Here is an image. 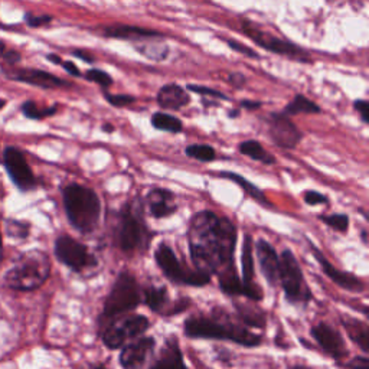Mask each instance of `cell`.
Instances as JSON below:
<instances>
[{
  "label": "cell",
  "mask_w": 369,
  "mask_h": 369,
  "mask_svg": "<svg viewBox=\"0 0 369 369\" xmlns=\"http://www.w3.org/2000/svg\"><path fill=\"white\" fill-rule=\"evenodd\" d=\"M241 29L251 41H254L257 45H260L266 51H270V52L277 54V55L290 57L293 59H299L302 62H310L309 54L306 51H303L300 47L294 45L288 41L276 38V36H271L270 33L260 30L255 25H252L250 20H242Z\"/></svg>",
  "instance_id": "9c48e42d"
},
{
  "label": "cell",
  "mask_w": 369,
  "mask_h": 369,
  "mask_svg": "<svg viewBox=\"0 0 369 369\" xmlns=\"http://www.w3.org/2000/svg\"><path fill=\"white\" fill-rule=\"evenodd\" d=\"M147 208L153 218H168L177 209L175 195L168 189L156 188L147 195Z\"/></svg>",
  "instance_id": "44dd1931"
},
{
  "label": "cell",
  "mask_w": 369,
  "mask_h": 369,
  "mask_svg": "<svg viewBox=\"0 0 369 369\" xmlns=\"http://www.w3.org/2000/svg\"><path fill=\"white\" fill-rule=\"evenodd\" d=\"M240 152L250 159H254L257 162H262L264 165H274L276 159L271 153H269L264 147L258 143L257 140H245L240 144Z\"/></svg>",
  "instance_id": "4316f807"
},
{
  "label": "cell",
  "mask_w": 369,
  "mask_h": 369,
  "mask_svg": "<svg viewBox=\"0 0 369 369\" xmlns=\"http://www.w3.org/2000/svg\"><path fill=\"white\" fill-rule=\"evenodd\" d=\"M312 336L317 342V345L332 358L342 359L348 355V346L342 338V335L336 329L327 323H319L312 327Z\"/></svg>",
  "instance_id": "9a60e30c"
},
{
  "label": "cell",
  "mask_w": 369,
  "mask_h": 369,
  "mask_svg": "<svg viewBox=\"0 0 369 369\" xmlns=\"http://www.w3.org/2000/svg\"><path fill=\"white\" fill-rule=\"evenodd\" d=\"M102 36L105 38H115V40H127V41H136V40H155V38H163V33L152 29L139 28L133 25H110L102 28Z\"/></svg>",
  "instance_id": "ffe728a7"
},
{
  "label": "cell",
  "mask_w": 369,
  "mask_h": 369,
  "mask_svg": "<svg viewBox=\"0 0 369 369\" xmlns=\"http://www.w3.org/2000/svg\"><path fill=\"white\" fill-rule=\"evenodd\" d=\"M349 369H369V359L366 356H356L348 363Z\"/></svg>",
  "instance_id": "f6af8a7d"
},
{
  "label": "cell",
  "mask_w": 369,
  "mask_h": 369,
  "mask_svg": "<svg viewBox=\"0 0 369 369\" xmlns=\"http://www.w3.org/2000/svg\"><path fill=\"white\" fill-rule=\"evenodd\" d=\"M279 280L290 303H308L312 299V291L306 284L303 271L290 250L281 252Z\"/></svg>",
  "instance_id": "8992f818"
},
{
  "label": "cell",
  "mask_w": 369,
  "mask_h": 369,
  "mask_svg": "<svg viewBox=\"0 0 369 369\" xmlns=\"http://www.w3.org/2000/svg\"><path fill=\"white\" fill-rule=\"evenodd\" d=\"M156 348V341L152 336H146L127 345L120 353V363L124 369L141 368Z\"/></svg>",
  "instance_id": "ac0fdd59"
},
{
  "label": "cell",
  "mask_w": 369,
  "mask_h": 369,
  "mask_svg": "<svg viewBox=\"0 0 369 369\" xmlns=\"http://www.w3.org/2000/svg\"><path fill=\"white\" fill-rule=\"evenodd\" d=\"M105 98H107V101L112 104V105H115V107H126V105H130L131 102H134V97H131V95H126V94H108V93H105Z\"/></svg>",
  "instance_id": "f35d334b"
},
{
  "label": "cell",
  "mask_w": 369,
  "mask_h": 369,
  "mask_svg": "<svg viewBox=\"0 0 369 369\" xmlns=\"http://www.w3.org/2000/svg\"><path fill=\"white\" fill-rule=\"evenodd\" d=\"M238 312L241 319L244 320L245 324L248 326H254V327H263L266 323V316L254 308H248V306H238Z\"/></svg>",
  "instance_id": "d6a6232c"
},
{
  "label": "cell",
  "mask_w": 369,
  "mask_h": 369,
  "mask_svg": "<svg viewBox=\"0 0 369 369\" xmlns=\"http://www.w3.org/2000/svg\"><path fill=\"white\" fill-rule=\"evenodd\" d=\"M57 112H58V105L41 108L35 101H25L22 104L23 116L30 119V120H42V119L54 116Z\"/></svg>",
  "instance_id": "f546056e"
},
{
  "label": "cell",
  "mask_w": 369,
  "mask_h": 369,
  "mask_svg": "<svg viewBox=\"0 0 369 369\" xmlns=\"http://www.w3.org/2000/svg\"><path fill=\"white\" fill-rule=\"evenodd\" d=\"M219 176L227 177V179L235 182V183L238 184V187L242 188V191H245V192H247L252 199H255L258 204H262V205H264V206H271V204L269 202V199H267V197L264 195V192L258 189L254 183H251L250 180H247L244 176L237 175V173H233V172H221Z\"/></svg>",
  "instance_id": "484cf974"
},
{
  "label": "cell",
  "mask_w": 369,
  "mask_h": 369,
  "mask_svg": "<svg viewBox=\"0 0 369 369\" xmlns=\"http://www.w3.org/2000/svg\"><path fill=\"white\" fill-rule=\"evenodd\" d=\"M149 369H187L176 338H169L155 363Z\"/></svg>",
  "instance_id": "7402d4cb"
},
{
  "label": "cell",
  "mask_w": 369,
  "mask_h": 369,
  "mask_svg": "<svg viewBox=\"0 0 369 369\" xmlns=\"http://www.w3.org/2000/svg\"><path fill=\"white\" fill-rule=\"evenodd\" d=\"M0 59H4L9 66H15L20 62L22 55L16 49L11 48L6 42L0 41Z\"/></svg>",
  "instance_id": "d590c367"
},
{
  "label": "cell",
  "mask_w": 369,
  "mask_h": 369,
  "mask_svg": "<svg viewBox=\"0 0 369 369\" xmlns=\"http://www.w3.org/2000/svg\"><path fill=\"white\" fill-rule=\"evenodd\" d=\"M342 324L344 327L346 329L349 338L359 345V348L368 353L369 352V329L368 326L361 322V320H356L351 316H344L342 317Z\"/></svg>",
  "instance_id": "d4e9b609"
},
{
  "label": "cell",
  "mask_w": 369,
  "mask_h": 369,
  "mask_svg": "<svg viewBox=\"0 0 369 369\" xmlns=\"http://www.w3.org/2000/svg\"><path fill=\"white\" fill-rule=\"evenodd\" d=\"M102 130L107 131V133H113V131H115V127L110 126V124H104V126H102Z\"/></svg>",
  "instance_id": "816d5d0a"
},
{
  "label": "cell",
  "mask_w": 369,
  "mask_h": 369,
  "mask_svg": "<svg viewBox=\"0 0 369 369\" xmlns=\"http://www.w3.org/2000/svg\"><path fill=\"white\" fill-rule=\"evenodd\" d=\"M64 206L71 226L83 234L93 233L100 221L101 202L98 195L83 184H69L64 189Z\"/></svg>",
  "instance_id": "3957f363"
},
{
  "label": "cell",
  "mask_w": 369,
  "mask_h": 369,
  "mask_svg": "<svg viewBox=\"0 0 369 369\" xmlns=\"http://www.w3.org/2000/svg\"><path fill=\"white\" fill-rule=\"evenodd\" d=\"M228 45H230L231 49H234V51H237L238 54H242V55H245V57H250V58H258V57H260L254 49H251V48L242 45V44H240V42H237V41H228Z\"/></svg>",
  "instance_id": "7bdbcfd3"
},
{
  "label": "cell",
  "mask_w": 369,
  "mask_h": 369,
  "mask_svg": "<svg viewBox=\"0 0 369 369\" xmlns=\"http://www.w3.org/2000/svg\"><path fill=\"white\" fill-rule=\"evenodd\" d=\"M51 274V262L45 252L32 250L18 258L15 266L8 271L5 281L15 290H35L41 287Z\"/></svg>",
  "instance_id": "277c9868"
},
{
  "label": "cell",
  "mask_w": 369,
  "mask_h": 369,
  "mask_svg": "<svg viewBox=\"0 0 369 369\" xmlns=\"http://www.w3.org/2000/svg\"><path fill=\"white\" fill-rule=\"evenodd\" d=\"M184 153H187L189 158L201 162H212L216 158L213 147L208 144H191L184 149Z\"/></svg>",
  "instance_id": "1f68e13d"
},
{
  "label": "cell",
  "mask_w": 369,
  "mask_h": 369,
  "mask_svg": "<svg viewBox=\"0 0 369 369\" xmlns=\"http://www.w3.org/2000/svg\"><path fill=\"white\" fill-rule=\"evenodd\" d=\"M291 369H310V368H306V366H302V365H298V366H293Z\"/></svg>",
  "instance_id": "9f6ffc18"
},
{
  "label": "cell",
  "mask_w": 369,
  "mask_h": 369,
  "mask_svg": "<svg viewBox=\"0 0 369 369\" xmlns=\"http://www.w3.org/2000/svg\"><path fill=\"white\" fill-rule=\"evenodd\" d=\"M4 163L18 188H20L22 191H29L35 187V176L23 153L19 149H16V147H8L4 153Z\"/></svg>",
  "instance_id": "5bb4252c"
},
{
  "label": "cell",
  "mask_w": 369,
  "mask_h": 369,
  "mask_svg": "<svg viewBox=\"0 0 369 369\" xmlns=\"http://www.w3.org/2000/svg\"><path fill=\"white\" fill-rule=\"evenodd\" d=\"M4 74L9 78L16 83L28 84L32 87H38L44 90H55V88H65L71 84L65 80L54 76L51 72L42 71V69H35V68H5Z\"/></svg>",
  "instance_id": "8fae6325"
},
{
  "label": "cell",
  "mask_w": 369,
  "mask_h": 369,
  "mask_svg": "<svg viewBox=\"0 0 369 369\" xmlns=\"http://www.w3.org/2000/svg\"><path fill=\"white\" fill-rule=\"evenodd\" d=\"M368 102L365 101V100H358V101H355V110L356 112H359V115H361V119H362V122L365 123V124H368L369 123V115H368Z\"/></svg>",
  "instance_id": "ee69618b"
},
{
  "label": "cell",
  "mask_w": 369,
  "mask_h": 369,
  "mask_svg": "<svg viewBox=\"0 0 369 369\" xmlns=\"http://www.w3.org/2000/svg\"><path fill=\"white\" fill-rule=\"evenodd\" d=\"M238 115H240V112H238V110H234V112H231V113H230V117L235 119V117H238Z\"/></svg>",
  "instance_id": "db71d44e"
},
{
  "label": "cell",
  "mask_w": 369,
  "mask_h": 369,
  "mask_svg": "<svg viewBox=\"0 0 369 369\" xmlns=\"http://www.w3.org/2000/svg\"><path fill=\"white\" fill-rule=\"evenodd\" d=\"M143 302L151 310L160 313L169 303V294L166 287H155L151 286L144 290Z\"/></svg>",
  "instance_id": "f1b7e54d"
},
{
  "label": "cell",
  "mask_w": 369,
  "mask_h": 369,
  "mask_svg": "<svg viewBox=\"0 0 369 369\" xmlns=\"http://www.w3.org/2000/svg\"><path fill=\"white\" fill-rule=\"evenodd\" d=\"M322 110L320 107L309 100L308 97L302 95V94H298L296 97H294V100L291 102H288V105L284 108V113L286 116H296V115H317L320 113Z\"/></svg>",
  "instance_id": "83f0119b"
},
{
  "label": "cell",
  "mask_w": 369,
  "mask_h": 369,
  "mask_svg": "<svg viewBox=\"0 0 369 369\" xmlns=\"http://www.w3.org/2000/svg\"><path fill=\"white\" fill-rule=\"evenodd\" d=\"M152 124L155 129L168 133H180L183 130L182 122L177 117L166 113H155L152 117Z\"/></svg>",
  "instance_id": "4dcf8cb0"
},
{
  "label": "cell",
  "mask_w": 369,
  "mask_h": 369,
  "mask_svg": "<svg viewBox=\"0 0 369 369\" xmlns=\"http://www.w3.org/2000/svg\"><path fill=\"white\" fill-rule=\"evenodd\" d=\"M188 90L189 91H194V93H198L201 95H205V97H213V98H221V100H228V97L226 94H223L221 91H216V90H212V88H208V87H201V86H188Z\"/></svg>",
  "instance_id": "ab89813d"
},
{
  "label": "cell",
  "mask_w": 369,
  "mask_h": 369,
  "mask_svg": "<svg viewBox=\"0 0 369 369\" xmlns=\"http://www.w3.org/2000/svg\"><path fill=\"white\" fill-rule=\"evenodd\" d=\"M72 55H74V57H77V58H80V59H83L84 62H88V64H93V62H94V57L87 55V54L83 52V51H74Z\"/></svg>",
  "instance_id": "681fc988"
},
{
  "label": "cell",
  "mask_w": 369,
  "mask_h": 369,
  "mask_svg": "<svg viewBox=\"0 0 369 369\" xmlns=\"http://www.w3.org/2000/svg\"><path fill=\"white\" fill-rule=\"evenodd\" d=\"M269 133L274 144L281 149H294L302 140L303 134L288 116L271 115L269 119Z\"/></svg>",
  "instance_id": "4fadbf2b"
},
{
  "label": "cell",
  "mask_w": 369,
  "mask_h": 369,
  "mask_svg": "<svg viewBox=\"0 0 369 369\" xmlns=\"http://www.w3.org/2000/svg\"><path fill=\"white\" fill-rule=\"evenodd\" d=\"M55 255L71 270L81 273L93 269L97 262L88 248L68 235H61L55 242Z\"/></svg>",
  "instance_id": "30bf717a"
},
{
  "label": "cell",
  "mask_w": 369,
  "mask_h": 369,
  "mask_svg": "<svg viewBox=\"0 0 369 369\" xmlns=\"http://www.w3.org/2000/svg\"><path fill=\"white\" fill-rule=\"evenodd\" d=\"M6 104H8L6 100H0V108H4Z\"/></svg>",
  "instance_id": "6f0895ef"
},
{
  "label": "cell",
  "mask_w": 369,
  "mask_h": 369,
  "mask_svg": "<svg viewBox=\"0 0 369 369\" xmlns=\"http://www.w3.org/2000/svg\"><path fill=\"white\" fill-rule=\"evenodd\" d=\"M147 327H149V320L141 315L116 319L104 330L102 342L108 349H119L127 341L143 335Z\"/></svg>",
  "instance_id": "ba28073f"
},
{
  "label": "cell",
  "mask_w": 369,
  "mask_h": 369,
  "mask_svg": "<svg viewBox=\"0 0 369 369\" xmlns=\"http://www.w3.org/2000/svg\"><path fill=\"white\" fill-rule=\"evenodd\" d=\"M310 250L317 260V263L320 264L323 273L336 286H339L348 291H353V293H361L365 290V283L359 277H356L351 273L342 271L338 267H335L334 264H330L327 258L313 244H310Z\"/></svg>",
  "instance_id": "2e32d148"
},
{
  "label": "cell",
  "mask_w": 369,
  "mask_h": 369,
  "mask_svg": "<svg viewBox=\"0 0 369 369\" xmlns=\"http://www.w3.org/2000/svg\"><path fill=\"white\" fill-rule=\"evenodd\" d=\"M137 49H140V52L141 54H144L146 57H149V58H152V59H165L166 58V55H168V52H169V49L165 47V45H162V47H158V45H152V48L151 47H140V48H137Z\"/></svg>",
  "instance_id": "74e56055"
},
{
  "label": "cell",
  "mask_w": 369,
  "mask_h": 369,
  "mask_svg": "<svg viewBox=\"0 0 369 369\" xmlns=\"http://www.w3.org/2000/svg\"><path fill=\"white\" fill-rule=\"evenodd\" d=\"M191 101L187 90L177 84H168L158 93V102L165 110H180Z\"/></svg>",
  "instance_id": "603a6c76"
},
{
  "label": "cell",
  "mask_w": 369,
  "mask_h": 369,
  "mask_svg": "<svg viewBox=\"0 0 369 369\" xmlns=\"http://www.w3.org/2000/svg\"><path fill=\"white\" fill-rule=\"evenodd\" d=\"M188 237L197 270L215 274L234 262L237 228L228 218L202 211L192 218Z\"/></svg>",
  "instance_id": "6da1fadb"
},
{
  "label": "cell",
  "mask_w": 369,
  "mask_h": 369,
  "mask_svg": "<svg viewBox=\"0 0 369 369\" xmlns=\"http://www.w3.org/2000/svg\"><path fill=\"white\" fill-rule=\"evenodd\" d=\"M305 202H306L308 205L316 206V205H323V204H326V202H327V198H326L323 194L317 192V191H308V192L305 194Z\"/></svg>",
  "instance_id": "b9f144b4"
},
{
  "label": "cell",
  "mask_w": 369,
  "mask_h": 369,
  "mask_svg": "<svg viewBox=\"0 0 369 369\" xmlns=\"http://www.w3.org/2000/svg\"><path fill=\"white\" fill-rule=\"evenodd\" d=\"M241 105H242L244 108H247V110H257V108L262 107V102H260V101L244 100V101H241Z\"/></svg>",
  "instance_id": "c3c4849f"
},
{
  "label": "cell",
  "mask_w": 369,
  "mask_h": 369,
  "mask_svg": "<svg viewBox=\"0 0 369 369\" xmlns=\"http://www.w3.org/2000/svg\"><path fill=\"white\" fill-rule=\"evenodd\" d=\"M144 223L141 215H137L130 206L122 212L120 228H119V245L123 251L130 252L140 247L144 240Z\"/></svg>",
  "instance_id": "7c38bea8"
},
{
  "label": "cell",
  "mask_w": 369,
  "mask_h": 369,
  "mask_svg": "<svg viewBox=\"0 0 369 369\" xmlns=\"http://www.w3.org/2000/svg\"><path fill=\"white\" fill-rule=\"evenodd\" d=\"M230 84L235 88H241L245 84V77L240 72H234L230 76Z\"/></svg>",
  "instance_id": "7dc6e473"
},
{
  "label": "cell",
  "mask_w": 369,
  "mask_h": 369,
  "mask_svg": "<svg viewBox=\"0 0 369 369\" xmlns=\"http://www.w3.org/2000/svg\"><path fill=\"white\" fill-rule=\"evenodd\" d=\"M86 78L91 83H95L98 86H101L102 88H107L113 84V78L108 76L107 72L101 71V69H88L86 72Z\"/></svg>",
  "instance_id": "e575fe53"
},
{
  "label": "cell",
  "mask_w": 369,
  "mask_h": 369,
  "mask_svg": "<svg viewBox=\"0 0 369 369\" xmlns=\"http://www.w3.org/2000/svg\"><path fill=\"white\" fill-rule=\"evenodd\" d=\"M252 240L250 235H245L242 244V255H241V266H242V286L245 290V298L254 302H260L263 299V291L255 283L254 276V255H252Z\"/></svg>",
  "instance_id": "e0dca14e"
},
{
  "label": "cell",
  "mask_w": 369,
  "mask_h": 369,
  "mask_svg": "<svg viewBox=\"0 0 369 369\" xmlns=\"http://www.w3.org/2000/svg\"><path fill=\"white\" fill-rule=\"evenodd\" d=\"M4 257V248H2V233H0V262H2Z\"/></svg>",
  "instance_id": "f5cc1de1"
},
{
  "label": "cell",
  "mask_w": 369,
  "mask_h": 369,
  "mask_svg": "<svg viewBox=\"0 0 369 369\" xmlns=\"http://www.w3.org/2000/svg\"><path fill=\"white\" fill-rule=\"evenodd\" d=\"M23 20L29 28H42L52 22V16L49 15H33L30 12H26L23 15Z\"/></svg>",
  "instance_id": "8d00e7d4"
},
{
  "label": "cell",
  "mask_w": 369,
  "mask_h": 369,
  "mask_svg": "<svg viewBox=\"0 0 369 369\" xmlns=\"http://www.w3.org/2000/svg\"><path fill=\"white\" fill-rule=\"evenodd\" d=\"M362 241H363L365 244H368V238H366V231H363V233H362Z\"/></svg>",
  "instance_id": "11a10c76"
},
{
  "label": "cell",
  "mask_w": 369,
  "mask_h": 369,
  "mask_svg": "<svg viewBox=\"0 0 369 369\" xmlns=\"http://www.w3.org/2000/svg\"><path fill=\"white\" fill-rule=\"evenodd\" d=\"M140 302V290L134 276L130 271L123 270L117 276L112 291L108 293L104 302L101 320H112L126 312L134 310Z\"/></svg>",
  "instance_id": "5b68a950"
},
{
  "label": "cell",
  "mask_w": 369,
  "mask_h": 369,
  "mask_svg": "<svg viewBox=\"0 0 369 369\" xmlns=\"http://www.w3.org/2000/svg\"><path fill=\"white\" fill-rule=\"evenodd\" d=\"M184 335L194 339H227L238 345L254 348L263 344V336L255 335L244 326L227 319H212L206 316H191L183 324Z\"/></svg>",
  "instance_id": "7a4b0ae2"
},
{
  "label": "cell",
  "mask_w": 369,
  "mask_h": 369,
  "mask_svg": "<svg viewBox=\"0 0 369 369\" xmlns=\"http://www.w3.org/2000/svg\"><path fill=\"white\" fill-rule=\"evenodd\" d=\"M255 252L258 263H260L262 271L269 281L271 287H276L280 280H279V273H280V257L277 255L276 250L270 242L266 240H258L255 245Z\"/></svg>",
  "instance_id": "d6986e66"
},
{
  "label": "cell",
  "mask_w": 369,
  "mask_h": 369,
  "mask_svg": "<svg viewBox=\"0 0 369 369\" xmlns=\"http://www.w3.org/2000/svg\"><path fill=\"white\" fill-rule=\"evenodd\" d=\"M219 287L228 296H245V290L240 276L235 271L234 262L226 266L219 273Z\"/></svg>",
  "instance_id": "cb8c5ba5"
},
{
  "label": "cell",
  "mask_w": 369,
  "mask_h": 369,
  "mask_svg": "<svg viewBox=\"0 0 369 369\" xmlns=\"http://www.w3.org/2000/svg\"><path fill=\"white\" fill-rule=\"evenodd\" d=\"M323 223L338 233H346L349 228V216L346 213H332L320 216Z\"/></svg>",
  "instance_id": "836d02e7"
},
{
  "label": "cell",
  "mask_w": 369,
  "mask_h": 369,
  "mask_svg": "<svg viewBox=\"0 0 369 369\" xmlns=\"http://www.w3.org/2000/svg\"><path fill=\"white\" fill-rule=\"evenodd\" d=\"M155 258L163 274L175 283L194 286V287H204L211 280V274L202 273L199 270L192 271L188 270L187 267H183L179 262V258L168 244L162 242L158 245L155 251Z\"/></svg>",
  "instance_id": "52a82bcc"
},
{
  "label": "cell",
  "mask_w": 369,
  "mask_h": 369,
  "mask_svg": "<svg viewBox=\"0 0 369 369\" xmlns=\"http://www.w3.org/2000/svg\"><path fill=\"white\" fill-rule=\"evenodd\" d=\"M91 369H107V368L102 366V365H98V366H94V368H91Z\"/></svg>",
  "instance_id": "680465c9"
},
{
  "label": "cell",
  "mask_w": 369,
  "mask_h": 369,
  "mask_svg": "<svg viewBox=\"0 0 369 369\" xmlns=\"http://www.w3.org/2000/svg\"><path fill=\"white\" fill-rule=\"evenodd\" d=\"M8 231L9 235H12L13 238H25V235L29 231V226L23 223H16V221H9Z\"/></svg>",
  "instance_id": "60d3db41"
},
{
  "label": "cell",
  "mask_w": 369,
  "mask_h": 369,
  "mask_svg": "<svg viewBox=\"0 0 369 369\" xmlns=\"http://www.w3.org/2000/svg\"><path fill=\"white\" fill-rule=\"evenodd\" d=\"M62 68L69 74V76H72V77H81V71L78 69V66L74 64V62H71V61H62Z\"/></svg>",
  "instance_id": "bcb514c9"
},
{
  "label": "cell",
  "mask_w": 369,
  "mask_h": 369,
  "mask_svg": "<svg viewBox=\"0 0 369 369\" xmlns=\"http://www.w3.org/2000/svg\"><path fill=\"white\" fill-rule=\"evenodd\" d=\"M47 59H48L49 62L55 64V65H61V64H62L61 57H58V55H55V54H48V55H47Z\"/></svg>",
  "instance_id": "f907efd6"
}]
</instances>
